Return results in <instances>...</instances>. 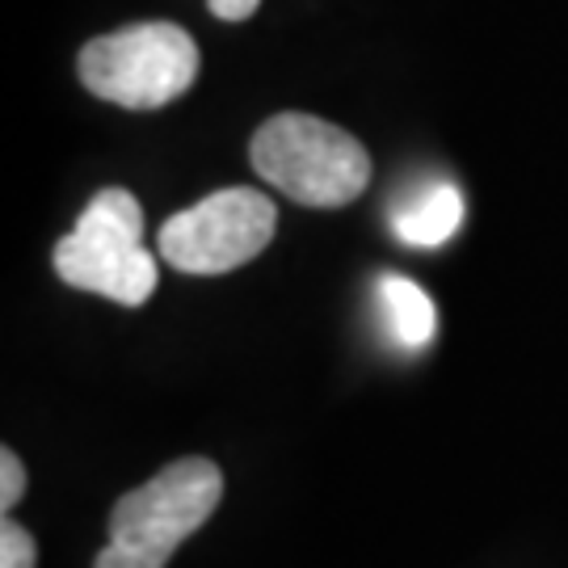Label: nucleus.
Instances as JSON below:
<instances>
[{
    "label": "nucleus",
    "instance_id": "nucleus-7",
    "mask_svg": "<svg viewBox=\"0 0 568 568\" xmlns=\"http://www.w3.org/2000/svg\"><path fill=\"white\" fill-rule=\"evenodd\" d=\"M379 304H384V316H387V325H392L396 345L422 349V345L434 342L438 312H434V300H429L413 278H400V274L379 278Z\"/></svg>",
    "mask_w": 568,
    "mask_h": 568
},
{
    "label": "nucleus",
    "instance_id": "nucleus-4",
    "mask_svg": "<svg viewBox=\"0 0 568 568\" xmlns=\"http://www.w3.org/2000/svg\"><path fill=\"white\" fill-rule=\"evenodd\" d=\"M199 77V47L173 21H143L84 42L81 81L122 110H156L182 98Z\"/></svg>",
    "mask_w": 568,
    "mask_h": 568
},
{
    "label": "nucleus",
    "instance_id": "nucleus-2",
    "mask_svg": "<svg viewBox=\"0 0 568 568\" xmlns=\"http://www.w3.org/2000/svg\"><path fill=\"white\" fill-rule=\"evenodd\" d=\"M253 169L304 206H345L371 182V156L349 131L312 114H274L253 135Z\"/></svg>",
    "mask_w": 568,
    "mask_h": 568
},
{
    "label": "nucleus",
    "instance_id": "nucleus-3",
    "mask_svg": "<svg viewBox=\"0 0 568 568\" xmlns=\"http://www.w3.org/2000/svg\"><path fill=\"white\" fill-rule=\"evenodd\" d=\"M55 270L68 286L140 307L156 291V257L143 248V206L126 190H102L77 227L55 244Z\"/></svg>",
    "mask_w": 568,
    "mask_h": 568
},
{
    "label": "nucleus",
    "instance_id": "nucleus-5",
    "mask_svg": "<svg viewBox=\"0 0 568 568\" xmlns=\"http://www.w3.org/2000/svg\"><path fill=\"white\" fill-rule=\"evenodd\" d=\"M278 211L262 190H215L199 206L164 220L156 248L182 274H227L274 241Z\"/></svg>",
    "mask_w": 568,
    "mask_h": 568
},
{
    "label": "nucleus",
    "instance_id": "nucleus-9",
    "mask_svg": "<svg viewBox=\"0 0 568 568\" xmlns=\"http://www.w3.org/2000/svg\"><path fill=\"white\" fill-rule=\"evenodd\" d=\"M0 480H4V488H0V509L9 514L21 501V493H26V467H21V459L9 447L0 450Z\"/></svg>",
    "mask_w": 568,
    "mask_h": 568
},
{
    "label": "nucleus",
    "instance_id": "nucleus-6",
    "mask_svg": "<svg viewBox=\"0 0 568 568\" xmlns=\"http://www.w3.org/2000/svg\"><path fill=\"white\" fill-rule=\"evenodd\" d=\"M392 224H396V236L405 244L438 248V244H447L450 236L459 232V224H464V194L447 182L429 185V190L413 194V199L392 215Z\"/></svg>",
    "mask_w": 568,
    "mask_h": 568
},
{
    "label": "nucleus",
    "instance_id": "nucleus-8",
    "mask_svg": "<svg viewBox=\"0 0 568 568\" xmlns=\"http://www.w3.org/2000/svg\"><path fill=\"white\" fill-rule=\"evenodd\" d=\"M0 568H39V548H34L30 530L18 527L9 514L0 523Z\"/></svg>",
    "mask_w": 568,
    "mask_h": 568
},
{
    "label": "nucleus",
    "instance_id": "nucleus-1",
    "mask_svg": "<svg viewBox=\"0 0 568 568\" xmlns=\"http://www.w3.org/2000/svg\"><path fill=\"white\" fill-rule=\"evenodd\" d=\"M224 476L211 459H178L148 485L119 497L110 514V544L93 568H164L194 530L215 514Z\"/></svg>",
    "mask_w": 568,
    "mask_h": 568
},
{
    "label": "nucleus",
    "instance_id": "nucleus-10",
    "mask_svg": "<svg viewBox=\"0 0 568 568\" xmlns=\"http://www.w3.org/2000/svg\"><path fill=\"white\" fill-rule=\"evenodd\" d=\"M257 4L262 0H206V9L215 13L220 21H244L257 13Z\"/></svg>",
    "mask_w": 568,
    "mask_h": 568
}]
</instances>
